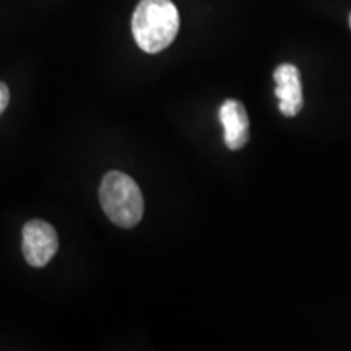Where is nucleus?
<instances>
[{"mask_svg": "<svg viewBox=\"0 0 351 351\" xmlns=\"http://www.w3.org/2000/svg\"><path fill=\"white\" fill-rule=\"evenodd\" d=\"M179 32V12L171 0H142L132 16V33L148 54L161 52Z\"/></svg>", "mask_w": 351, "mask_h": 351, "instance_id": "obj_1", "label": "nucleus"}, {"mask_svg": "<svg viewBox=\"0 0 351 351\" xmlns=\"http://www.w3.org/2000/svg\"><path fill=\"white\" fill-rule=\"evenodd\" d=\"M99 202L114 225L134 228L143 217V195L137 182L119 171H109L101 181Z\"/></svg>", "mask_w": 351, "mask_h": 351, "instance_id": "obj_2", "label": "nucleus"}, {"mask_svg": "<svg viewBox=\"0 0 351 351\" xmlns=\"http://www.w3.org/2000/svg\"><path fill=\"white\" fill-rule=\"evenodd\" d=\"M23 256L26 262L36 269H43L54 258L59 249V238L54 226L43 219H32L23 226Z\"/></svg>", "mask_w": 351, "mask_h": 351, "instance_id": "obj_3", "label": "nucleus"}, {"mask_svg": "<svg viewBox=\"0 0 351 351\" xmlns=\"http://www.w3.org/2000/svg\"><path fill=\"white\" fill-rule=\"evenodd\" d=\"M276 82L275 95L280 101V111L283 116L293 117L302 109V86L300 70L291 64L278 65L274 72Z\"/></svg>", "mask_w": 351, "mask_h": 351, "instance_id": "obj_4", "label": "nucleus"}, {"mask_svg": "<svg viewBox=\"0 0 351 351\" xmlns=\"http://www.w3.org/2000/svg\"><path fill=\"white\" fill-rule=\"evenodd\" d=\"M219 122L225 129V143L230 150H239L249 142V117L243 103L226 99L219 108Z\"/></svg>", "mask_w": 351, "mask_h": 351, "instance_id": "obj_5", "label": "nucleus"}, {"mask_svg": "<svg viewBox=\"0 0 351 351\" xmlns=\"http://www.w3.org/2000/svg\"><path fill=\"white\" fill-rule=\"evenodd\" d=\"M8 101H10V91H8L5 83L0 82V116H2L3 111L7 109Z\"/></svg>", "mask_w": 351, "mask_h": 351, "instance_id": "obj_6", "label": "nucleus"}, {"mask_svg": "<svg viewBox=\"0 0 351 351\" xmlns=\"http://www.w3.org/2000/svg\"><path fill=\"white\" fill-rule=\"evenodd\" d=\"M350 28H351V13H350Z\"/></svg>", "mask_w": 351, "mask_h": 351, "instance_id": "obj_7", "label": "nucleus"}]
</instances>
